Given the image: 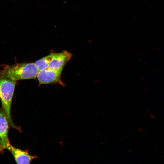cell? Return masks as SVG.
Listing matches in <instances>:
<instances>
[{"instance_id":"3957f363","label":"cell","mask_w":164,"mask_h":164,"mask_svg":"<svg viewBox=\"0 0 164 164\" xmlns=\"http://www.w3.org/2000/svg\"><path fill=\"white\" fill-rule=\"evenodd\" d=\"M62 69L54 70L47 68L39 71L37 77L39 84L58 83L62 84L60 77Z\"/></svg>"},{"instance_id":"8992f818","label":"cell","mask_w":164,"mask_h":164,"mask_svg":"<svg viewBox=\"0 0 164 164\" xmlns=\"http://www.w3.org/2000/svg\"><path fill=\"white\" fill-rule=\"evenodd\" d=\"M12 154L16 163L29 164L36 157L30 155L27 151H23L16 148L10 144L7 149Z\"/></svg>"},{"instance_id":"277c9868","label":"cell","mask_w":164,"mask_h":164,"mask_svg":"<svg viewBox=\"0 0 164 164\" xmlns=\"http://www.w3.org/2000/svg\"><path fill=\"white\" fill-rule=\"evenodd\" d=\"M9 125L8 119L2 109H0V153H2L10 144L8 137Z\"/></svg>"},{"instance_id":"6da1fadb","label":"cell","mask_w":164,"mask_h":164,"mask_svg":"<svg viewBox=\"0 0 164 164\" xmlns=\"http://www.w3.org/2000/svg\"><path fill=\"white\" fill-rule=\"evenodd\" d=\"M0 77H5L14 81L35 79L39 71L34 63H16L2 65Z\"/></svg>"},{"instance_id":"5b68a950","label":"cell","mask_w":164,"mask_h":164,"mask_svg":"<svg viewBox=\"0 0 164 164\" xmlns=\"http://www.w3.org/2000/svg\"><path fill=\"white\" fill-rule=\"evenodd\" d=\"M72 56L70 53L65 50L60 53H54L48 68L54 70H63L66 63L71 59Z\"/></svg>"},{"instance_id":"52a82bcc","label":"cell","mask_w":164,"mask_h":164,"mask_svg":"<svg viewBox=\"0 0 164 164\" xmlns=\"http://www.w3.org/2000/svg\"><path fill=\"white\" fill-rule=\"evenodd\" d=\"M54 53H52L38 60L34 64L39 71L46 69L48 68L50 63L53 56Z\"/></svg>"},{"instance_id":"ba28073f","label":"cell","mask_w":164,"mask_h":164,"mask_svg":"<svg viewBox=\"0 0 164 164\" xmlns=\"http://www.w3.org/2000/svg\"><path fill=\"white\" fill-rule=\"evenodd\" d=\"M163 157H164V156H163Z\"/></svg>"},{"instance_id":"7a4b0ae2","label":"cell","mask_w":164,"mask_h":164,"mask_svg":"<svg viewBox=\"0 0 164 164\" xmlns=\"http://www.w3.org/2000/svg\"><path fill=\"white\" fill-rule=\"evenodd\" d=\"M16 81L5 77H0V100L2 109L8 119L9 125L12 128L20 130L13 123L11 114V104Z\"/></svg>"}]
</instances>
